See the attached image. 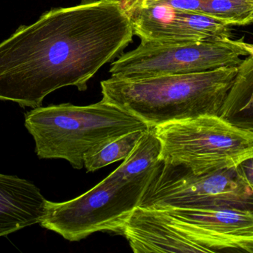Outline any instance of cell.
<instances>
[{"label": "cell", "mask_w": 253, "mask_h": 253, "mask_svg": "<svg viewBox=\"0 0 253 253\" xmlns=\"http://www.w3.org/2000/svg\"><path fill=\"white\" fill-rule=\"evenodd\" d=\"M134 36L119 0H81L51 8L0 43V100L35 109L60 88L85 91Z\"/></svg>", "instance_id": "cell-1"}, {"label": "cell", "mask_w": 253, "mask_h": 253, "mask_svg": "<svg viewBox=\"0 0 253 253\" xmlns=\"http://www.w3.org/2000/svg\"><path fill=\"white\" fill-rule=\"evenodd\" d=\"M122 235L135 253H253V211L137 207Z\"/></svg>", "instance_id": "cell-2"}, {"label": "cell", "mask_w": 253, "mask_h": 253, "mask_svg": "<svg viewBox=\"0 0 253 253\" xmlns=\"http://www.w3.org/2000/svg\"><path fill=\"white\" fill-rule=\"evenodd\" d=\"M238 67L100 83L103 100L135 115L149 128L203 115H218Z\"/></svg>", "instance_id": "cell-3"}, {"label": "cell", "mask_w": 253, "mask_h": 253, "mask_svg": "<svg viewBox=\"0 0 253 253\" xmlns=\"http://www.w3.org/2000/svg\"><path fill=\"white\" fill-rule=\"evenodd\" d=\"M25 126L40 159H63L84 167V155L96 145L149 128L140 118L102 99L88 106L71 103L35 108L25 115Z\"/></svg>", "instance_id": "cell-4"}, {"label": "cell", "mask_w": 253, "mask_h": 253, "mask_svg": "<svg viewBox=\"0 0 253 253\" xmlns=\"http://www.w3.org/2000/svg\"><path fill=\"white\" fill-rule=\"evenodd\" d=\"M253 158L235 168L201 174L160 160L137 207L253 211Z\"/></svg>", "instance_id": "cell-5"}, {"label": "cell", "mask_w": 253, "mask_h": 253, "mask_svg": "<svg viewBox=\"0 0 253 253\" xmlns=\"http://www.w3.org/2000/svg\"><path fill=\"white\" fill-rule=\"evenodd\" d=\"M152 128L161 142L160 160L195 174L235 168L253 158V131L218 115H200Z\"/></svg>", "instance_id": "cell-6"}, {"label": "cell", "mask_w": 253, "mask_h": 253, "mask_svg": "<svg viewBox=\"0 0 253 253\" xmlns=\"http://www.w3.org/2000/svg\"><path fill=\"white\" fill-rule=\"evenodd\" d=\"M152 169L128 181L107 176L92 189L70 201H47L45 214L39 224L73 242L97 232L122 235L127 220L138 206Z\"/></svg>", "instance_id": "cell-7"}, {"label": "cell", "mask_w": 253, "mask_h": 253, "mask_svg": "<svg viewBox=\"0 0 253 253\" xmlns=\"http://www.w3.org/2000/svg\"><path fill=\"white\" fill-rule=\"evenodd\" d=\"M250 55L253 45L244 37L176 43L140 42L112 62L109 73L120 79L197 73L238 67L243 57Z\"/></svg>", "instance_id": "cell-8"}, {"label": "cell", "mask_w": 253, "mask_h": 253, "mask_svg": "<svg viewBox=\"0 0 253 253\" xmlns=\"http://www.w3.org/2000/svg\"><path fill=\"white\" fill-rule=\"evenodd\" d=\"M134 35L140 42L156 43L197 42L234 38L232 27L199 13L144 2L128 14Z\"/></svg>", "instance_id": "cell-9"}, {"label": "cell", "mask_w": 253, "mask_h": 253, "mask_svg": "<svg viewBox=\"0 0 253 253\" xmlns=\"http://www.w3.org/2000/svg\"><path fill=\"white\" fill-rule=\"evenodd\" d=\"M47 201L32 182L0 173V238L41 223Z\"/></svg>", "instance_id": "cell-10"}, {"label": "cell", "mask_w": 253, "mask_h": 253, "mask_svg": "<svg viewBox=\"0 0 253 253\" xmlns=\"http://www.w3.org/2000/svg\"><path fill=\"white\" fill-rule=\"evenodd\" d=\"M253 55H250L238 66L218 116L239 128L253 131Z\"/></svg>", "instance_id": "cell-11"}, {"label": "cell", "mask_w": 253, "mask_h": 253, "mask_svg": "<svg viewBox=\"0 0 253 253\" xmlns=\"http://www.w3.org/2000/svg\"><path fill=\"white\" fill-rule=\"evenodd\" d=\"M161 144L153 128L144 131L123 164L109 174L120 181H128L153 168L160 161Z\"/></svg>", "instance_id": "cell-12"}, {"label": "cell", "mask_w": 253, "mask_h": 253, "mask_svg": "<svg viewBox=\"0 0 253 253\" xmlns=\"http://www.w3.org/2000/svg\"><path fill=\"white\" fill-rule=\"evenodd\" d=\"M146 130H137L96 145L84 155V167L93 172L125 159Z\"/></svg>", "instance_id": "cell-13"}, {"label": "cell", "mask_w": 253, "mask_h": 253, "mask_svg": "<svg viewBox=\"0 0 253 253\" xmlns=\"http://www.w3.org/2000/svg\"><path fill=\"white\" fill-rule=\"evenodd\" d=\"M201 14L232 27L249 26L253 21V0H201Z\"/></svg>", "instance_id": "cell-14"}, {"label": "cell", "mask_w": 253, "mask_h": 253, "mask_svg": "<svg viewBox=\"0 0 253 253\" xmlns=\"http://www.w3.org/2000/svg\"><path fill=\"white\" fill-rule=\"evenodd\" d=\"M143 1H144V0H119V2H121L123 8L125 10L127 14H128L130 11L134 10V8H137Z\"/></svg>", "instance_id": "cell-15"}]
</instances>
